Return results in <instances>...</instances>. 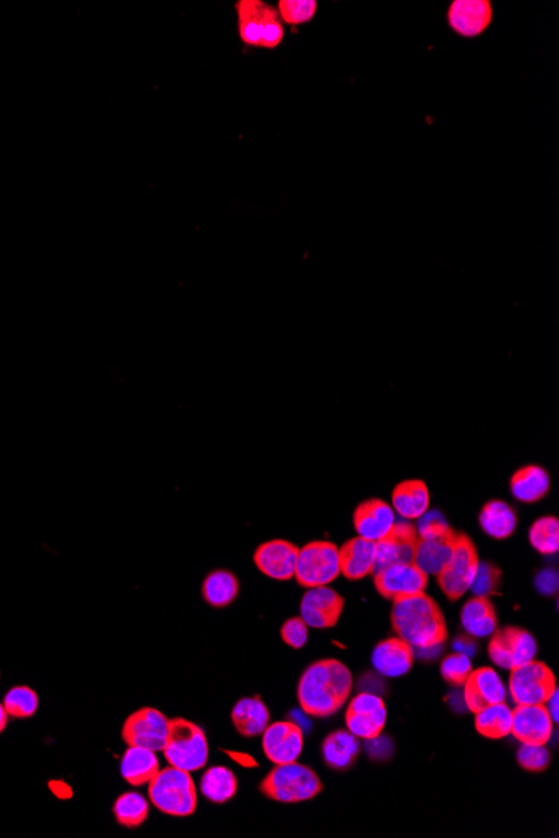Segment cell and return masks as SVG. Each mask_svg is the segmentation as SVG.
<instances>
[{"label":"cell","instance_id":"74e56055","mask_svg":"<svg viewBox=\"0 0 559 838\" xmlns=\"http://www.w3.org/2000/svg\"><path fill=\"white\" fill-rule=\"evenodd\" d=\"M277 12L282 19L283 26L297 27L305 26L317 16V0H280L277 4Z\"/></svg>","mask_w":559,"mask_h":838},{"label":"cell","instance_id":"5b68a950","mask_svg":"<svg viewBox=\"0 0 559 838\" xmlns=\"http://www.w3.org/2000/svg\"><path fill=\"white\" fill-rule=\"evenodd\" d=\"M324 790L317 773L302 763H283L263 778L260 792L280 803L307 802Z\"/></svg>","mask_w":559,"mask_h":838},{"label":"cell","instance_id":"7dc6e473","mask_svg":"<svg viewBox=\"0 0 559 838\" xmlns=\"http://www.w3.org/2000/svg\"><path fill=\"white\" fill-rule=\"evenodd\" d=\"M228 755L245 768L257 767V762L250 755H247V753L228 752Z\"/></svg>","mask_w":559,"mask_h":838},{"label":"cell","instance_id":"cb8c5ba5","mask_svg":"<svg viewBox=\"0 0 559 838\" xmlns=\"http://www.w3.org/2000/svg\"><path fill=\"white\" fill-rule=\"evenodd\" d=\"M431 494L426 482L404 481L392 492V509L406 521H416L429 511Z\"/></svg>","mask_w":559,"mask_h":838},{"label":"cell","instance_id":"603a6c76","mask_svg":"<svg viewBox=\"0 0 559 838\" xmlns=\"http://www.w3.org/2000/svg\"><path fill=\"white\" fill-rule=\"evenodd\" d=\"M340 574L349 581H360L374 574L375 542L354 537L339 549Z\"/></svg>","mask_w":559,"mask_h":838},{"label":"cell","instance_id":"4316f807","mask_svg":"<svg viewBox=\"0 0 559 838\" xmlns=\"http://www.w3.org/2000/svg\"><path fill=\"white\" fill-rule=\"evenodd\" d=\"M231 721L240 735L253 738L270 725V710L260 696L242 698L231 711Z\"/></svg>","mask_w":559,"mask_h":838},{"label":"cell","instance_id":"277c9868","mask_svg":"<svg viewBox=\"0 0 559 838\" xmlns=\"http://www.w3.org/2000/svg\"><path fill=\"white\" fill-rule=\"evenodd\" d=\"M149 802L171 817H190L198 807V792L190 772L168 767L148 783Z\"/></svg>","mask_w":559,"mask_h":838},{"label":"cell","instance_id":"d4e9b609","mask_svg":"<svg viewBox=\"0 0 559 838\" xmlns=\"http://www.w3.org/2000/svg\"><path fill=\"white\" fill-rule=\"evenodd\" d=\"M464 631L474 638H488L498 629V613L488 596H474L461 611Z\"/></svg>","mask_w":559,"mask_h":838},{"label":"cell","instance_id":"7a4b0ae2","mask_svg":"<svg viewBox=\"0 0 559 838\" xmlns=\"http://www.w3.org/2000/svg\"><path fill=\"white\" fill-rule=\"evenodd\" d=\"M392 629L412 648H442L447 639V624L441 608L426 593L395 599Z\"/></svg>","mask_w":559,"mask_h":838},{"label":"cell","instance_id":"60d3db41","mask_svg":"<svg viewBox=\"0 0 559 838\" xmlns=\"http://www.w3.org/2000/svg\"><path fill=\"white\" fill-rule=\"evenodd\" d=\"M499 579H501V571L496 566L489 563H479L469 591H472L474 596H488L489 598L491 594L498 591Z\"/></svg>","mask_w":559,"mask_h":838},{"label":"cell","instance_id":"7402d4cb","mask_svg":"<svg viewBox=\"0 0 559 838\" xmlns=\"http://www.w3.org/2000/svg\"><path fill=\"white\" fill-rule=\"evenodd\" d=\"M372 665L387 678L407 675L414 665V648L399 636L384 639L372 651Z\"/></svg>","mask_w":559,"mask_h":838},{"label":"cell","instance_id":"1f68e13d","mask_svg":"<svg viewBox=\"0 0 559 838\" xmlns=\"http://www.w3.org/2000/svg\"><path fill=\"white\" fill-rule=\"evenodd\" d=\"M240 593V583L235 574L225 569H216L206 576L201 586V594L206 603L213 608L230 606Z\"/></svg>","mask_w":559,"mask_h":838},{"label":"cell","instance_id":"f1b7e54d","mask_svg":"<svg viewBox=\"0 0 559 838\" xmlns=\"http://www.w3.org/2000/svg\"><path fill=\"white\" fill-rule=\"evenodd\" d=\"M121 777L133 785L143 787L153 780L159 772V760L156 752L143 747H129L121 758Z\"/></svg>","mask_w":559,"mask_h":838},{"label":"cell","instance_id":"7bdbcfd3","mask_svg":"<svg viewBox=\"0 0 559 838\" xmlns=\"http://www.w3.org/2000/svg\"><path fill=\"white\" fill-rule=\"evenodd\" d=\"M282 639L285 643L293 649H300L307 644L308 641V626L300 616L297 618H290L283 623L280 629Z\"/></svg>","mask_w":559,"mask_h":838},{"label":"cell","instance_id":"ffe728a7","mask_svg":"<svg viewBox=\"0 0 559 838\" xmlns=\"http://www.w3.org/2000/svg\"><path fill=\"white\" fill-rule=\"evenodd\" d=\"M464 703L472 713L483 710L486 706L506 701V686L493 668H479L471 671L464 683Z\"/></svg>","mask_w":559,"mask_h":838},{"label":"cell","instance_id":"836d02e7","mask_svg":"<svg viewBox=\"0 0 559 838\" xmlns=\"http://www.w3.org/2000/svg\"><path fill=\"white\" fill-rule=\"evenodd\" d=\"M201 795L213 803H226L235 797L238 780L226 767H211L201 777Z\"/></svg>","mask_w":559,"mask_h":838},{"label":"cell","instance_id":"f35d334b","mask_svg":"<svg viewBox=\"0 0 559 838\" xmlns=\"http://www.w3.org/2000/svg\"><path fill=\"white\" fill-rule=\"evenodd\" d=\"M471 658L462 653H454L442 660L441 675L444 681L452 686H462L466 683L467 676L471 675Z\"/></svg>","mask_w":559,"mask_h":838},{"label":"cell","instance_id":"484cf974","mask_svg":"<svg viewBox=\"0 0 559 838\" xmlns=\"http://www.w3.org/2000/svg\"><path fill=\"white\" fill-rule=\"evenodd\" d=\"M268 4L263 0H238L235 2L236 29L243 46L260 49L263 22Z\"/></svg>","mask_w":559,"mask_h":838},{"label":"cell","instance_id":"d590c367","mask_svg":"<svg viewBox=\"0 0 559 838\" xmlns=\"http://www.w3.org/2000/svg\"><path fill=\"white\" fill-rule=\"evenodd\" d=\"M529 542L541 554H556L559 549V521L556 517H541L529 529Z\"/></svg>","mask_w":559,"mask_h":838},{"label":"cell","instance_id":"4dcf8cb0","mask_svg":"<svg viewBox=\"0 0 559 838\" xmlns=\"http://www.w3.org/2000/svg\"><path fill=\"white\" fill-rule=\"evenodd\" d=\"M479 524L488 536L503 541V539L513 536L516 527H518V516L509 504L499 501V499H493L483 507V511L479 514Z\"/></svg>","mask_w":559,"mask_h":838},{"label":"cell","instance_id":"8992f818","mask_svg":"<svg viewBox=\"0 0 559 838\" xmlns=\"http://www.w3.org/2000/svg\"><path fill=\"white\" fill-rule=\"evenodd\" d=\"M166 762L186 772H196L208 762V741L205 731L185 718L170 720L165 748Z\"/></svg>","mask_w":559,"mask_h":838},{"label":"cell","instance_id":"83f0119b","mask_svg":"<svg viewBox=\"0 0 559 838\" xmlns=\"http://www.w3.org/2000/svg\"><path fill=\"white\" fill-rule=\"evenodd\" d=\"M360 741L349 730L330 733L322 743V757L332 770H347L359 757Z\"/></svg>","mask_w":559,"mask_h":838},{"label":"cell","instance_id":"52a82bcc","mask_svg":"<svg viewBox=\"0 0 559 838\" xmlns=\"http://www.w3.org/2000/svg\"><path fill=\"white\" fill-rule=\"evenodd\" d=\"M339 576V547L334 542L312 541L298 551L293 578L303 588L327 586Z\"/></svg>","mask_w":559,"mask_h":838},{"label":"cell","instance_id":"e575fe53","mask_svg":"<svg viewBox=\"0 0 559 838\" xmlns=\"http://www.w3.org/2000/svg\"><path fill=\"white\" fill-rule=\"evenodd\" d=\"M113 813L119 825L138 828L148 820L149 803L141 793L126 792L114 802Z\"/></svg>","mask_w":559,"mask_h":838},{"label":"cell","instance_id":"8d00e7d4","mask_svg":"<svg viewBox=\"0 0 559 838\" xmlns=\"http://www.w3.org/2000/svg\"><path fill=\"white\" fill-rule=\"evenodd\" d=\"M7 713L12 718H31L39 710V696L29 686H14L4 696Z\"/></svg>","mask_w":559,"mask_h":838},{"label":"cell","instance_id":"d6a6232c","mask_svg":"<svg viewBox=\"0 0 559 838\" xmlns=\"http://www.w3.org/2000/svg\"><path fill=\"white\" fill-rule=\"evenodd\" d=\"M474 715H476L477 733L483 735L484 738L501 740V738L511 735L513 711L504 701L503 703H496V705L486 706Z\"/></svg>","mask_w":559,"mask_h":838},{"label":"cell","instance_id":"6da1fadb","mask_svg":"<svg viewBox=\"0 0 559 838\" xmlns=\"http://www.w3.org/2000/svg\"><path fill=\"white\" fill-rule=\"evenodd\" d=\"M354 678L339 660H318L298 681V703L308 716L329 718L349 701Z\"/></svg>","mask_w":559,"mask_h":838},{"label":"cell","instance_id":"e0dca14e","mask_svg":"<svg viewBox=\"0 0 559 838\" xmlns=\"http://www.w3.org/2000/svg\"><path fill=\"white\" fill-rule=\"evenodd\" d=\"M511 721V735L521 745L546 747L554 731V721L546 705H516Z\"/></svg>","mask_w":559,"mask_h":838},{"label":"cell","instance_id":"4fadbf2b","mask_svg":"<svg viewBox=\"0 0 559 838\" xmlns=\"http://www.w3.org/2000/svg\"><path fill=\"white\" fill-rule=\"evenodd\" d=\"M345 723L350 733L359 740H377L387 723L384 700L374 693H360L350 701Z\"/></svg>","mask_w":559,"mask_h":838},{"label":"cell","instance_id":"ba28073f","mask_svg":"<svg viewBox=\"0 0 559 838\" xmlns=\"http://www.w3.org/2000/svg\"><path fill=\"white\" fill-rule=\"evenodd\" d=\"M479 563L481 561L477 556L474 542L466 534L457 532L456 546H454L451 561L441 573L437 574L439 588L442 589V593L446 594L449 601H457L469 591Z\"/></svg>","mask_w":559,"mask_h":838},{"label":"cell","instance_id":"30bf717a","mask_svg":"<svg viewBox=\"0 0 559 838\" xmlns=\"http://www.w3.org/2000/svg\"><path fill=\"white\" fill-rule=\"evenodd\" d=\"M488 653L499 668L511 671L536 660L538 643L526 629L508 626L491 634Z\"/></svg>","mask_w":559,"mask_h":838},{"label":"cell","instance_id":"5bb4252c","mask_svg":"<svg viewBox=\"0 0 559 838\" xmlns=\"http://www.w3.org/2000/svg\"><path fill=\"white\" fill-rule=\"evenodd\" d=\"M446 17L447 26L457 36L476 39L493 24L494 7L489 0H452Z\"/></svg>","mask_w":559,"mask_h":838},{"label":"cell","instance_id":"bcb514c9","mask_svg":"<svg viewBox=\"0 0 559 838\" xmlns=\"http://www.w3.org/2000/svg\"><path fill=\"white\" fill-rule=\"evenodd\" d=\"M546 708H548L549 715L553 718L554 725L558 723L559 715H558V690L554 691L553 695L549 696V700L544 703Z\"/></svg>","mask_w":559,"mask_h":838},{"label":"cell","instance_id":"9c48e42d","mask_svg":"<svg viewBox=\"0 0 559 838\" xmlns=\"http://www.w3.org/2000/svg\"><path fill=\"white\" fill-rule=\"evenodd\" d=\"M556 690L553 671L541 661H529L511 670L509 695L516 705H544Z\"/></svg>","mask_w":559,"mask_h":838},{"label":"cell","instance_id":"3957f363","mask_svg":"<svg viewBox=\"0 0 559 838\" xmlns=\"http://www.w3.org/2000/svg\"><path fill=\"white\" fill-rule=\"evenodd\" d=\"M417 529L416 559L414 563L427 574L441 573L451 561L457 532L452 531L439 511H427L419 517Z\"/></svg>","mask_w":559,"mask_h":838},{"label":"cell","instance_id":"f546056e","mask_svg":"<svg viewBox=\"0 0 559 838\" xmlns=\"http://www.w3.org/2000/svg\"><path fill=\"white\" fill-rule=\"evenodd\" d=\"M551 479L548 472L539 465H526L511 477V492L518 501L526 504L539 502L548 496Z\"/></svg>","mask_w":559,"mask_h":838},{"label":"cell","instance_id":"c3c4849f","mask_svg":"<svg viewBox=\"0 0 559 838\" xmlns=\"http://www.w3.org/2000/svg\"><path fill=\"white\" fill-rule=\"evenodd\" d=\"M9 718H11V716L7 713L6 706L0 705V733L6 730Z\"/></svg>","mask_w":559,"mask_h":838},{"label":"cell","instance_id":"b9f144b4","mask_svg":"<svg viewBox=\"0 0 559 838\" xmlns=\"http://www.w3.org/2000/svg\"><path fill=\"white\" fill-rule=\"evenodd\" d=\"M518 763L526 772H544L551 763V757L543 745H521Z\"/></svg>","mask_w":559,"mask_h":838},{"label":"cell","instance_id":"2e32d148","mask_svg":"<svg viewBox=\"0 0 559 838\" xmlns=\"http://www.w3.org/2000/svg\"><path fill=\"white\" fill-rule=\"evenodd\" d=\"M345 601L334 589L327 586L308 589L300 603V618L308 628H334L339 623Z\"/></svg>","mask_w":559,"mask_h":838},{"label":"cell","instance_id":"44dd1931","mask_svg":"<svg viewBox=\"0 0 559 838\" xmlns=\"http://www.w3.org/2000/svg\"><path fill=\"white\" fill-rule=\"evenodd\" d=\"M354 526L362 539L380 541L395 526L394 509L382 499H369L355 509Z\"/></svg>","mask_w":559,"mask_h":838},{"label":"cell","instance_id":"9a60e30c","mask_svg":"<svg viewBox=\"0 0 559 838\" xmlns=\"http://www.w3.org/2000/svg\"><path fill=\"white\" fill-rule=\"evenodd\" d=\"M417 529L411 522H395L392 531L375 542V571L394 564L414 563Z\"/></svg>","mask_w":559,"mask_h":838},{"label":"cell","instance_id":"f6af8a7d","mask_svg":"<svg viewBox=\"0 0 559 838\" xmlns=\"http://www.w3.org/2000/svg\"><path fill=\"white\" fill-rule=\"evenodd\" d=\"M454 649H456V653H462V655L469 656L471 658L474 653H476V643L469 638V634L467 636H461V638H457L454 641Z\"/></svg>","mask_w":559,"mask_h":838},{"label":"cell","instance_id":"ee69618b","mask_svg":"<svg viewBox=\"0 0 559 838\" xmlns=\"http://www.w3.org/2000/svg\"><path fill=\"white\" fill-rule=\"evenodd\" d=\"M536 586L544 594H553L558 588V576L554 571H544L536 579Z\"/></svg>","mask_w":559,"mask_h":838},{"label":"cell","instance_id":"7c38bea8","mask_svg":"<svg viewBox=\"0 0 559 838\" xmlns=\"http://www.w3.org/2000/svg\"><path fill=\"white\" fill-rule=\"evenodd\" d=\"M429 584V574L416 563L394 564L374 573V586L385 599L409 598L424 593Z\"/></svg>","mask_w":559,"mask_h":838},{"label":"cell","instance_id":"d6986e66","mask_svg":"<svg viewBox=\"0 0 559 838\" xmlns=\"http://www.w3.org/2000/svg\"><path fill=\"white\" fill-rule=\"evenodd\" d=\"M298 549L295 544L285 539H272L263 542L253 554V563L268 578L275 581H290L295 576Z\"/></svg>","mask_w":559,"mask_h":838},{"label":"cell","instance_id":"ac0fdd59","mask_svg":"<svg viewBox=\"0 0 559 838\" xmlns=\"http://www.w3.org/2000/svg\"><path fill=\"white\" fill-rule=\"evenodd\" d=\"M265 757L275 765L297 762L303 750V731L293 721H277L262 733Z\"/></svg>","mask_w":559,"mask_h":838},{"label":"cell","instance_id":"8fae6325","mask_svg":"<svg viewBox=\"0 0 559 838\" xmlns=\"http://www.w3.org/2000/svg\"><path fill=\"white\" fill-rule=\"evenodd\" d=\"M170 720L156 708H141L124 721L121 736L128 747H143L163 752L168 740Z\"/></svg>","mask_w":559,"mask_h":838},{"label":"cell","instance_id":"ab89813d","mask_svg":"<svg viewBox=\"0 0 559 838\" xmlns=\"http://www.w3.org/2000/svg\"><path fill=\"white\" fill-rule=\"evenodd\" d=\"M285 32L287 31H285L282 19L278 16L277 7L268 4L267 11H265V22H263L260 49H268V51L278 49L285 41Z\"/></svg>","mask_w":559,"mask_h":838}]
</instances>
